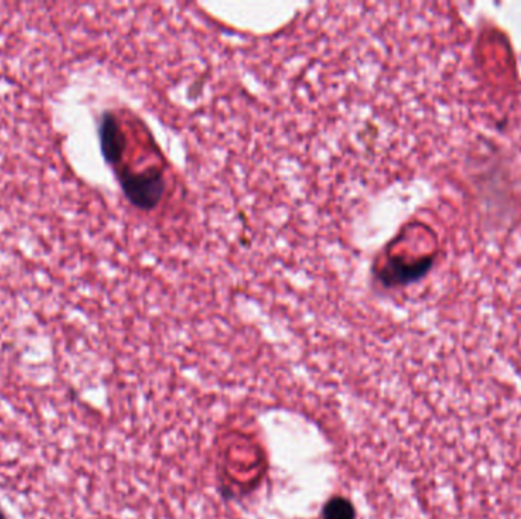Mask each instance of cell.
<instances>
[{
    "instance_id": "6da1fadb",
    "label": "cell",
    "mask_w": 521,
    "mask_h": 519,
    "mask_svg": "<svg viewBox=\"0 0 521 519\" xmlns=\"http://www.w3.org/2000/svg\"><path fill=\"white\" fill-rule=\"evenodd\" d=\"M121 186L131 205L141 209H152L162 200L165 190L162 169H147L141 174L122 173Z\"/></svg>"
},
{
    "instance_id": "7a4b0ae2",
    "label": "cell",
    "mask_w": 521,
    "mask_h": 519,
    "mask_svg": "<svg viewBox=\"0 0 521 519\" xmlns=\"http://www.w3.org/2000/svg\"><path fill=\"white\" fill-rule=\"evenodd\" d=\"M433 264L432 258L406 262L402 260H392L381 271V282L387 287L408 285L410 282L421 279Z\"/></svg>"
},
{
    "instance_id": "3957f363",
    "label": "cell",
    "mask_w": 521,
    "mask_h": 519,
    "mask_svg": "<svg viewBox=\"0 0 521 519\" xmlns=\"http://www.w3.org/2000/svg\"><path fill=\"white\" fill-rule=\"evenodd\" d=\"M322 519H355V508L346 498L332 497L323 506Z\"/></svg>"
},
{
    "instance_id": "277c9868",
    "label": "cell",
    "mask_w": 521,
    "mask_h": 519,
    "mask_svg": "<svg viewBox=\"0 0 521 519\" xmlns=\"http://www.w3.org/2000/svg\"><path fill=\"white\" fill-rule=\"evenodd\" d=\"M0 519H6L5 514H4L2 507H0Z\"/></svg>"
}]
</instances>
